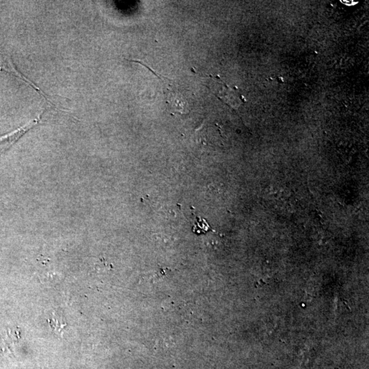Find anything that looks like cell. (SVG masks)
Returning a JSON list of instances; mask_svg holds the SVG:
<instances>
[{
    "instance_id": "1",
    "label": "cell",
    "mask_w": 369,
    "mask_h": 369,
    "mask_svg": "<svg viewBox=\"0 0 369 369\" xmlns=\"http://www.w3.org/2000/svg\"><path fill=\"white\" fill-rule=\"evenodd\" d=\"M40 117L38 119L33 120L27 124L23 125L9 133L0 137V155L2 154L3 152L7 151L10 146L13 145L24 133L38 125Z\"/></svg>"
},
{
    "instance_id": "2",
    "label": "cell",
    "mask_w": 369,
    "mask_h": 369,
    "mask_svg": "<svg viewBox=\"0 0 369 369\" xmlns=\"http://www.w3.org/2000/svg\"><path fill=\"white\" fill-rule=\"evenodd\" d=\"M187 97L176 89L170 90L167 89V103L174 113L184 114L190 111V103Z\"/></svg>"
},
{
    "instance_id": "3",
    "label": "cell",
    "mask_w": 369,
    "mask_h": 369,
    "mask_svg": "<svg viewBox=\"0 0 369 369\" xmlns=\"http://www.w3.org/2000/svg\"><path fill=\"white\" fill-rule=\"evenodd\" d=\"M196 218L198 220L197 224L194 226L193 229H192L194 232L200 234V233H206L209 230H213L211 228H210L211 227L209 226V224L204 219L200 218V217H196Z\"/></svg>"
}]
</instances>
